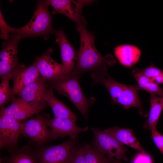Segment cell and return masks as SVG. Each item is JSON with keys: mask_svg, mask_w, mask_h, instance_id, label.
<instances>
[{"mask_svg": "<svg viewBox=\"0 0 163 163\" xmlns=\"http://www.w3.org/2000/svg\"><path fill=\"white\" fill-rule=\"evenodd\" d=\"M133 70L142 74L153 81L156 77L163 72L162 70L155 67L152 63L144 69H139L135 68Z\"/></svg>", "mask_w": 163, "mask_h": 163, "instance_id": "cell-25", "label": "cell"}, {"mask_svg": "<svg viewBox=\"0 0 163 163\" xmlns=\"http://www.w3.org/2000/svg\"><path fill=\"white\" fill-rule=\"evenodd\" d=\"M11 27L5 22L0 10V37L4 40H9Z\"/></svg>", "mask_w": 163, "mask_h": 163, "instance_id": "cell-26", "label": "cell"}, {"mask_svg": "<svg viewBox=\"0 0 163 163\" xmlns=\"http://www.w3.org/2000/svg\"><path fill=\"white\" fill-rule=\"evenodd\" d=\"M1 163H37L36 152L28 147L14 151L8 158L1 159Z\"/></svg>", "mask_w": 163, "mask_h": 163, "instance_id": "cell-21", "label": "cell"}, {"mask_svg": "<svg viewBox=\"0 0 163 163\" xmlns=\"http://www.w3.org/2000/svg\"><path fill=\"white\" fill-rule=\"evenodd\" d=\"M45 121L50 128L51 140L66 136L75 139L78 134L86 132L88 129V127L81 128L78 126L76 121L70 119L55 117L52 119L46 118Z\"/></svg>", "mask_w": 163, "mask_h": 163, "instance_id": "cell-13", "label": "cell"}, {"mask_svg": "<svg viewBox=\"0 0 163 163\" xmlns=\"http://www.w3.org/2000/svg\"><path fill=\"white\" fill-rule=\"evenodd\" d=\"M107 69L104 67L92 72L91 76L94 83L105 86L113 103L121 105L125 109L135 107L141 116L147 117L148 113L144 110L138 95L139 89L137 85H126L116 81L108 74Z\"/></svg>", "mask_w": 163, "mask_h": 163, "instance_id": "cell-2", "label": "cell"}, {"mask_svg": "<svg viewBox=\"0 0 163 163\" xmlns=\"http://www.w3.org/2000/svg\"><path fill=\"white\" fill-rule=\"evenodd\" d=\"M11 104L1 108L0 115H4L21 121L39 113L20 97L14 98Z\"/></svg>", "mask_w": 163, "mask_h": 163, "instance_id": "cell-16", "label": "cell"}, {"mask_svg": "<svg viewBox=\"0 0 163 163\" xmlns=\"http://www.w3.org/2000/svg\"><path fill=\"white\" fill-rule=\"evenodd\" d=\"M123 145H125L141 152H146L131 129L117 127L104 130Z\"/></svg>", "mask_w": 163, "mask_h": 163, "instance_id": "cell-19", "label": "cell"}, {"mask_svg": "<svg viewBox=\"0 0 163 163\" xmlns=\"http://www.w3.org/2000/svg\"><path fill=\"white\" fill-rule=\"evenodd\" d=\"M85 147L86 163H111L110 159L100 152L96 147L88 145Z\"/></svg>", "mask_w": 163, "mask_h": 163, "instance_id": "cell-23", "label": "cell"}, {"mask_svg": "<svg viewBox=\"0 0 163 163\" xmlns=\"http://www.w3.org/2000/svg\"><path fill=\"white\" fill-rule=\"evenodd\" d=\"M86 24L84 18L81 22L76 24L77 31L80 36V44L72 72L80 76L85 72H92L103 67H108L116 62L112 55L103 56L98 51L94 45L95 37L87 30Z\"/></svg>", "mask_w": 163, "mask_h": 163, "instance_id": "cell-1", "label": "cell"}, {"mask_svg": "<svg viewBox=\"0 0 163 163\" xmlns=\"http://www.w3.org/2000/svg\"><path fill=\"white\" fill-rule=\"evenodd\" d=\"M49 6L53 8L52 13L56 14L60 13L64 14L77 24L84 18L82 16L83 7L93 3L95 1L91 0H46Z\"/></svg>", "mask_w": 163, "mask_h": 163, "instance_id": "cell-9", "label": "cell"}, {"mask_svg": "<svg viewBox=\"0 0 163 163\" xmlns=\"http://www.w3.org/2000/svg\"><path fill=\"white\" fill-rule=\"evenodd\" d=\"M153 81L158 84H163V72L156 77Z\"/></svg>", "mask_w": 163, "mask_h": 163, "instance_id": "cell-30", "label": "cell"}, {"mask_svg": "<svg viewBox=\"0 0 163 163\" xmlns=\"http://www.w3.org/2000/svg\"><path fill=\"white\" fill-rule=\"evenodd\" d=\"M56 41L60 50L62 64L65 67L67 75L71 73L75 68L77 58V53L70 43L62 28L56 31Z\"/></svg>", "mask_w": 163, "mask_h": 163, "instance_id": "cell-15", "label": "cell"}, {"mask_svg": "<svg viewBox=\"0 0 163 163\" xmlns=\"http://www.w3.org/2000/svg\"><path fill=\"white\" fill-rule=\"evenodd\" d=\"M53 51L52 48H49L42 56L37 57L34 62L40 75L46 80L50 82L67 75L64 66L52 58Z\"/></svg>", "mask_w": 163, "mask_h": 163, "instance_id": "cell-12", "label": "cell"}, {"mask_svg": "<svg viewBox=\"0 0 163 163\" xmlns=\"http://www.w3.org/2000/svg\"><path fill=\"white\" fill-rule=\"evenodd\" d=\"M94 135L96 147L110 159L128 161L127 149L113 136L104 131L95 127L91 128Z\"/></svg>", "mask_w": 163, "mask_h": 163, "instance_id": "cell-6", "label": "cell"}, {"mask_svg": "<svg viewBox=\"0 0 163 163\" xmlns=\"http://www.w3.org/2000/svg\"><path fill=\"white\" fill-rule=\"evenodd\" d=\"M0 163H1L0 162Z\"/></svg>", "mask_w": 163, "mask_h": 163, "instance_id": "cell-32", "label": "cell"}, {"mask_svg": "<svg viewBox=\"0 0 163 163\" xmlns=\"http://www.w3.org/2000/svg\"><path fill=\"white\" fill-rule=\"evenodd\" d=\"M12 75V73H10L2 78V80L0 84V108L3 107L5 104L10 101L12 89L10 88L9 82Z\"/></svg>", "mask_w": 163, "mask_h": 163, "instance_id": "cell-24", "label": "cell"}, {"mask_svg": "<svg viewBox=\"0 0 163 163\" xmlns=\"http://www.w3.org/2000/svg\"><path fill=\"white\" fill-rule=\"evenodd\" d=\"M75 139L41 148L36 152L37 163H69L76 149Z\"/></svg>", "mask_w": 163, "mask_h": 163, "instance_id": "cell-5", "label": "cell"}, {"mask_svg": "<svg viewBox=\"0 0 163 163\" xmlns=\"http://www.w3.org/2000/svg\"><path fill=\"white\" fill-rule=\"evenodd\" d=\"M113 160L111 161V163H122L120 160L116 159H114Z\"/></svg>", "mask_w": 163, "mask_h": 163, "instance_id": "cell-31", "label": "cell"}, {"mask_svg": "<svg viewBox=\"0 0 163 163\" xmlns=\"http://www.w3.org/2000/svg\"><path fill=\"white\" fill-rule=\"evenodd\" d=\"M11 38L3 43L0 53V76H4L14 71L21 64L18 60V47L22 39L19 35L11 34Z\"/></svg>", "mask_w": 163, "mask_h": 163, "instance_id": "cell-7", "label": "cell"}, {"mask_svg": "<svg viewBox=\"0 0 163 163\" xmlns=\"http://www.w3.org/2000/svg\"><path fill=\"white\" fill-rule=\"evenodd\" d=\"M12 73L11 78L13 80V85L10 101L40 76L34 62L28 67L21 64Z\"/></svg>", "mask_w": 163, "mask_h": 163, "instance_id": "cell-14", "label": "cell"}, {"mask_svg": "<svg viewBox=\"0 0 163 163\" xmlns=\"http://www.w3.org/2000/svg\"><path fill=\"white\" fill-rule=\"evenodd\" d=\"M114 53L120 64L125 67H131L139 61L141 52L135 46L126 44L115 47Z\"/></svg>", "mask_w": 163, "mask_h": 163, "instance_id": "cell-18", "label": "cell"}, {"mask_svg": "<svg viewBox=\"0 0 163 163\" xmlns=\"http://www.w3.org/2000/svg\"><path fill=\"white\" fill-rule=\"evenodd\" d=\"M21 123L7 116L0 115V148H6L9 152L17 146L21 133Z\"/></svg>", "mask_w": 163, "mask_h": 163, "instance_id": "cell-8", "label": "cell"}, {"mask_svg": "<svg viewBox=\"0 0 163 163\" xmlns=\"http://www.w3.org/2000/svg\"><path fill=\"white\" fill-rule=\"evenodd\" d=\"M134 159L132 163H152L151 157L146 152H141Z\"/></svg>", "mask_w": 163, "mask_h": 163, "instance_id": "cell-29", "label": "cell"}, {"mask_svg": "<svg viewBox=\"0 0 163 163\" xmlns=\"http://www.w3.org/2000/svg\"><path fill=\"white\" fill-rule=\"evenodd\" d=\"M85 147L76 148L69 163H86Z\"/></svg>", "mask_w": 163, "mask_h": 163, "instance_id": "cell-27", "label": "cell"}, {"mask_svg": "<svg viewBox=\"0 0 163 163\" xmlns=\"http://www.w3.org/2000/svg\"><path fill=\"white\" fill-rule=\"evenodd\" d=\"M45 81L43 78L40 76L18 94L19 97L39 112L48 106L43 96L47 88Z\"/></svg>", "mask_w": 163, "mask_h": 163, "instance_id": "cell-11", "label": "cell"}, {"mask_svg": "<svg viewBox=\"0 0 163 163\" xmlns=\"http://www.w3.org/2000/svg\"><path fill=\"white\" fill-rule=\"evenodd\" d=\"M149 102L150 111L148 119L143 125V127L151 131L156 129L158 121L163 110V96L158 97L150 95Z\"/></svg>", "mask_w": 163, "mask_h": 163, "instance_id": "cell-20", "label": "cell"}, {"mask_svg": "<svg viewBox=\"0 0 163 163\" xmlns=\"http://www.w3.org/2000/svg\"><path fill=\"white\" fill-rule=\"evenodd\" d=\"M80 76L72 72L51 81V85L59 94L69 98L86 118L91 101L94 100L87 99L83 93L79 82Z\"/></svg>", "mask_w": 163, "mask_h": 163, "instance_id": "cell-4", "label": "cell"}, {"mask_svg": "<svg viewBox=\"0 0 163 163\" xmlns=\"http://www.w3.org/2000/svg\"><path fill=\"white\" fill-rule=\"evenodd\" d=\"M151 138L159 151L163 155V135L157 129L152 131Z\"/></svg>", "mask_w": 163, "mask_h": 163, "instance_id": "cell-28", "label": "cell"}, {"mask_svg": "<svg viewBox=\"0 0 163 163\" xmlns=\"http://www.w3.org/2000/svg\"><path fill=\"white\" fill-rule=\"evenodd\" d=\"M132 73L137 83L139 90L147 92L150 95L163 96V89L160 87L159 84L139 72L133 70Z\"/></svg>", "mask_w": 163, "mask_h": 163, "instance_id": "cell-22", "label": "cell"}, {"mask_svg": "<svg viewBox=\"0 0 163 163\" xmlns=\"http://www.w3.org/2000/svg\"><path fill=\"white\" fill-rule=\"evenodd\" d=\"M46 0L38 1L34 14L30 21L19 28L11 27L10 33L20 36L22 39L43 36L46 38L55 33L52 25V18Z\"/></svg>", "mask_w": 163, "mask_h": 163, "instance_id": "cell-3", "label": "cell"}, {"mask_svg": "<svg viewBox=\"0 0 163 163\" xmlns=\"http://www.w3.org/2000/svg\"><path fill=\"white\" fill-rule=\"evenodd\" d=\"M45 118L40 116L21 123V134L40 145L51 140L50 130Z\"/></svg>", "mask_w": 163, "mask_h": 163, "instance_id": "cell-10", "label": "cell"}, {"mask_svg": "<svg viewBox=\"0 0 163 163\" xmlns=\"http://www.w3.org/2000/svg\"><path fill=\"white\" fill-rule=\"evenodd\" d=\"M43 96L48 105L51 108L54 117L70 119L76 121L77 116L62 102L54 96L52 88H47Z\"/></svg>", "mask_w": 163, "mask_h": 163, "instance_id": "cell-17", "label": "cell"}]
</instances>
